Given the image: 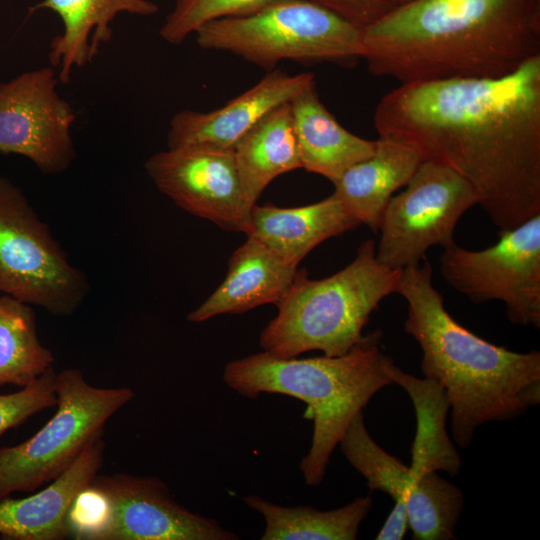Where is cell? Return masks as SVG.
I'll return each instance as SVG.
<instances>
[{
    "label": "cell",
    "mask_w": 540,
    "mask_h": 540,
    "mask_svg": "<svg viewBox=\"0 0 540 540\" xmlns=\"http://www.w3.org/2000/svg\"><path fill=\"white\" fill-rule=\"evenodd\" d=\"M381 339L377 329L341 356L276 358L263 351L224 368V383L244 397L276 393L306 403L313 435L300 470L308 486L322 483L350 422L379 390L392 384L386 372L392 358L381 350Z\"/></svg>",
    "instance_id": "277c9868"
},
{
    "label": "cell",
    "mask_w": 540,
    "mask_h": 540,
    "mask_svg": "<svg viewBox=\"0 0 540 540\" xmlns=\"http://www.w3.org/2000/svg\"><path fill=\"white\" fill-rule=\"evenodd\" d=\"M233 151L245 199L253 207L276 177L302 168L290 102L263 116Z\"/></svg>",
    "instance_id": "44dd1931"
},
{
    "label": "cell",
    "mask_w": 540,
    "mask_h": 540,
    "mask_svg": "<svg viewBox=\"0 0 540 540\" xmlns=\"http://www.w3.org/2000/svg\"><path fill=\"white\" fill-rule=\"evenodd\" d=\"M80 540H237L215 519L178 503L154 476L96 475L68 516Z\"/></svg>",
    "instance_id": "52a82bcc"
},
{
    "label": "cell",
    "mask_w": 540,
    "mask_h": 540,
    "mask_svg": "<svg viewBox=\"0 0 540 540\" xmlns=\"http://www.w3.org/2000/svg\"><path fill=\"white\" fill-rule=\"evenodd\" d=\"M50 9L61 18L63 32L49 45L51 67L58 68V80L70 81L74 68L91 63L100 45L112 38L110 23L119 13L149 16L158 6L149 0H43L30 11Z\"/></svg>",
    "instance_id": "e0dca14e"
},
{
    "label": "cell",
    "mask_w": 540,
    "mask_h": 540,
    "mask_svg": "<svg viewBox=\"0 0 540 540\" xmlns=\"http://www.w3.org/2000/svg\"><path fill=\"white\" fill-rule=\"evenodd\" d=\"M276 1L279 0H176L160 29V36L178 45L209 22L247 16Z\"/></svg>",
    "instance_id": "4316f807"
},
{
    "label": "cell",
    "mask_w": 540,
    "mask_h": 540,
    "mask_svg": "<svg viewBox=\"0 0 540 540\" xmlns=\"http://www.w3.org/2000/svg\"><path fill=\"white\" fill-rule=\"evenodd\" d=\"M402 270L381 264L374 240L364 241L354 260L337 273L318 280L298 270L276 303L277 315L260 334L264 352L292 358L319 350L341 356L363 337L371 314L387 296L397 293Z\"/></svg>",
    "instance_id": "5b68a950"
},
{
    "label": "cell",
    "mask_w": 540,
    "mask_h": 540,
    "mask_svg": "<svg viewBox=\"0 0 540 540\" xmlns=\"http://www.w3.org/2000/svg\"><path fill=\"white\" fill-rule=\"evenodd\" d=\"M144 167L158 190L181 209L224 230L244 232L252 207L233 150L167 148L150 156Z\"/></svg>",
    "instance_id": "4fadbf2b"
},
{
    "label": "cell",
    "mask_w": 540,
    "mask_h": 540,
    "mask_svg": "<svg viewBox=\"0 0 540 540\" xmlns=\"http://www.w3.org/2000/svg\"><path fill=\"white\" fill-rule=\"evenodd\" d=\"M421 162L418 152L409 145L379 137L374 153L333 183V194L359 224L377 232L388 201L407 185Z\"/></svg>",
    "instance_id": "d6986e66"
},
{
    "label": "cell",
    "mask_w": 540,
    "mask_h": 540,
    "mask_svg": "<svg viewBox=\"0 0 540 540\" xmlns=\"http://www.w3.org/2000/svg\"><path fill=\"white\" fill-rule=\"evenodd\" d=\"M338 446L345 458L367 481L372 491H382L394 503H406L413 484L409 466L384 451L371 437L359 412L341 436Z\"/></svg>",
    "instance_id": "484cf974"
},
{
    "label": "cell",
    "mask_w": 540,
    "mask_h": 540,
    "mask_svg": "<svg viewBox=\"0 0 540 540\" xmlns=\"http://www.w3.org/2000/svg\"><path fill=\"white\" fill-rule=\"evenodd\" d=\"M386 372L391 383L407 392L415 408L417 429L409 466L413 483L432 471H445L456 476L461 468V458L446 430L450 404L444 389L431 379L406 373L393 359L388 362Z\"/></svg>",
    "instance_id": "7402d4cb"
},
{
    "label": "cell",
    "mask_w": 540,
    "mask_h": 540,
    "mask_svg": "<svg viewBox=\"0 0 540 540\" xmlns=\"http://www.w3.org/2000/svg\"><path fill=\"white\" fill-rule=\"evenodd\" d=\"M396 2L397 5H401V4H404V3H407L411 0H394Z\"/></svg>",
    "instance_id": "4dcf8cb0"
},
{
    "label": "cell",
    "mask_w": 540,
    "mask_h": 540,
    "mask_svg": "<svg viewBox=\"0 0 540 540\" xmlns=\"http://www.w3.org/2000/svg\"><path fill=\"white\" fill-rule=\"evenodd\" d=\"M464 508L461 489L428 472L411 486L406 497L408 528L416 540L455 539L456 527Z\"/></svg>",
    "instance_id": "d4e9b609"
},
{
    "label": "cell",
    "mask_w": 540,
    "mask_h": 540,
    "mask_svg": "<svg viewBox=\"0 0 540 540\" xmlns=\"http://www.w3.org/2000/svg\"><path fill=\"white\" fill-rule=\"evenodd\" d=\"M439 262L445 282L473 303L502 301L510 322L540 328V214L486 249L443 248Z\"/></svg>",
    "instance_id": "8fae6325"
},
{
    "label": "cell",
    "mask_w": 540,
    "mask_h": 540,
    "mask_svg": "<svg viewBox=\"0 0 540 540\" xmlns=\"http://www.w3.org/2000/svg\"><path fill=\"white\" fill-rule=\"evenodd\" d=\"M53 368L19 391L0 395V435L33 415L57 405Z\"/></svg>",
    "instance_id": "83f0119b"
},
{
    "label": "cell",
    "mask_w": 540,
    "mask_h": 540,
    "mask_svg": "<svg viewBox=\"0 0 540 540\" xmlns=\"http://www.w3.org/2000/svg\"><path fill=\"white\" fill-rule=\"evenodd\" d=\"M407 529L406 503H394L390 514L375 538L377 540H401Z\"/></svg>",
    "instance_id": "f546056e"
},
{
    "label": "cell",
    "mask_w": 540,
    "mask_h": 540,
    "mask_svg": "<svg viewBox=\"0 0 540 540\" xmlns=\"http://www.w3.org/2000/svg\"><path fill=\"white\" fill-rule=\"evenodd\" d=\"M312 80L313 73L290 75L276 69L218 109L182 110L170 121L168 148L233 150L238 140L263 116L290 102Z\"/></svg>",
    "instance_id": "5bb4252c"
},
{
    "label": "cell",
    "mask_w": 540,
    "mask_h": 540,
    "mask_svg": "<svg viewBox=\"0 0 540 540\" xmlns=\"http://www.w3.org/2000/svg\"><path fill=\"white\" fill-rule=\"evenodd\" d=\"M104 449L105 443L100 437L91 442L49 486L25 498L2 499L0 538L62 540L70 537V509L98 474Z\"/></svg>",
    "instance_id": "9a60e30c"
},
{
    "label": "cell",
    "mask_w": 540,
    "mask_h": 540,
    "mask_svg": "<svg viewBox=\"0 0 540 540\" xmlns=\"http://www.w3.org/2000/svg\"><path fill=\"white\" fill-rule=\"evenodd\" d=\"M54 361L38 337L31 306L0 293V386H28L53 368Z\"/></svg>",
    "instance_id": "cb8c5ba5"
},
{
    "label": "cell",
    "mask_w": 540,
    "mask_h": 540,
    "mask_svg": "<svg viewBox=\"0 0 540 540\" xmlns=\"http://www.w3.org/2000/svg\"><path fill=\"white\" fill-rule=\"evenodd\" d=\"M57 407L32 437L0 448V501L15 492H32L59 477L94 440L110 417L135 396L128 387L91 385L77 368L55 376Z\"/></svg>",
    "instance_id": "ba28073f"
},
{
    "label": "cell",
    "mask_w": 540,
    "mask_h": 540,
    "mask_svg": "<svg viewBox=\"0 0 540 540\" xmlns=\"http://www.w3.org/2000/svg\"><path fill=\"white\" fill-rule=\"evenodd\" d=\"M53 67L0 83V152L28 158L42 173L65 171L75 158L76 114L57 92Z\"/></svg>",
    "instance_id": "7c38bea8"
},
{
    "label": "cell",
    "mask_w": 540,
    "mask_h": 540,
    "mask_svg": "<svg viewBox=\"0 0 540 540\" xmlns=\"http://www.w3.org/2000/svg\"><path fill=\"white\" fill-rule=\"evenodd\" d=\"M397 294L407 303L404 330L422 351L421 371L444 389L461 448L483 424L511 420L540 402V352L511 351L459 324L433 285L428 261L402 269Z\"/></svg>",
    "instance_id": "3957f363"
},
{
    "label": "cell",
    "mask_w": 540,
    "mask_h": 540,
    "mask_svg": "<svg viewBox=\"0 0 540 540\" xmlns=\"http://www.w3.org/2000/svg\"><path fill=\"white\" fill-rule=\"evenodd\" d=\"M362 46L373 75L400 83L501 77L540 56V0H411Z\"/></svg>",
    "instance_id": "7a4b0ae2"
},
{
    "label": "cell",
    "mask_w": 540,
    "mask_h": 540,
    "mask_svg": "<svg viewBox=\"0 0 540 540\" xmlns=\"http://www.w3.org/2000/svg\"><path fill=\"white\" fill-rule=\"evenodd\" d=\"M0 291L57 316L76 312L90 285L13 182L0 177Z\"/></svg>",
    "instance_id": "9c48e42d"
},
{
    "label": "cell",
    "mask_w": 540,
    "mask_h": 540,
    "mask_svg": "<svg viewBox=\"0 0 540 540\" xmlns=\"http://www.w3.org/2000/svg\"><path fill=\"white\" fill-rule=\"evenodd\" d=\"M297 266L261 241L247 240L231 255L223 282L187 319L201 323L222 314H239L278 303L293 283Z\"/></svg>",
    "instance_id": "2e32d148"
},
{
    "label": "cell",
    "mask_w": 540,
    "mask_h": 540,
    "mask_svg": "<svg viewBox=\"0 0 540 540\" xmlns=\"http://www.w3.org/2000/svg\"><path fill=\"white\" fill-rule=\"evenodd\" d=\"M478 204L474 188L448 166L425 160L385 206L378 231V261L402 270L420 263L429 248L455 243L454 231L466 211Z\"/></svg>",
    "instance_id": "30bf717a"
},
{
    "label": "cell",
    "mask_w": 540,
    "mask_h": 540,
    "mask_svg": "<svg viewBox=\"0 0 540 540\" xmlns=\"http://www.w3.org/2000/svg\"><path fill=\"white\" fill-rule=\"evenodd\" d=\"M374 126L467 180L499 235L540 214V56L501 77L401 83Z\"/></svg>",
    "instance_id": "6da1fadb"
},
{
    "label": "cell",
    "mask_w": 540,
    "mask_h": 540,
    "mask_svg": "<svg viewBox=\"0 0 540 540\" xmlns=\"http://www.w3.org/2000/svg\"><path fill=\"white\" fill-rule=\"evenodd\" d=\"M358 225L332 194L319 202L294 208L255 204L243 233L298 266L320 243Z\"/></svg>",
    "instance_id": "ac0fdd59"
},
{
    "label": "cell",
    "mask_w": 540,
    "mask_h": 540,
    "mask_svg": "<svg viewBox=\"0 0 540 540\" xmlns=\"http://www.w3.org/2000/svg\"><path fill=\"white\" fill-rule=\"evenodd\" d=\"M363 30L396 6L394 0H310Z\"/></svg>",
    "instance_id": "f1b7e54d"
},
{
    "label": "cell",
    "mask_w": 540,
    "mask_h": 540,
    "mask_svg": "<svg viewBox=\"0 0 540 540\" xmlns=\"http://www.w3.org/2000/svg\"><path fill=\"white\" fill-rule=\"evenodd\" d=\"M243 501L265 520L262 540H354L373 505L369 495L329 511L282 506L258 495L244 496Z\"/></svg>",
    "instance_id": "603a6c76"
},
{
    "label": "cell",
    "mask_w": 540,
    "mask_h": 540,
    "mask_svg": "<svg viewBox=\"0 0 540 540\" xmlns=\"http://www.w3.org/2000/svg\"><path fill=\"white\" fill-rule=\"evenodd\" d=\"M0 293H1V291H0Z\"/></svg>",
    "instance_id": "1f68e13d"
},
{
    "label": "cell",
    "mask_w": 540,
    "mask_h": 540,
    "mask_svg": "<svg viewBox=\"0 0 540 540\" xmlns=\"http://www.w3.org/2000/svg\"><path fill=\"white\" fill-rule=\"evenodd\" d=\"M302 168L332 183L354 164L370 157L376 140L346 130L320 100L315 79L291 101Z\"/></svg>",
    "instance_id": "ffe728a7"
},
{
    "label": "cell",
    "mask_w": 540,
    "mask_h": 540,
    "mask_svg": "<svg viewBox=\"0 0 540 540\" xmlns=\"http://www.w3.org/2000/svg\"><path fill=\"white\" fill-rule=\"evenodd\" d=\"M195 34L203 49L268 70L283 60L349 67L363 55L362 30L310 0H279L247 16L209 22Z\"/></svg>",
    "instance_id": "8992f818"
}]
</instances>
